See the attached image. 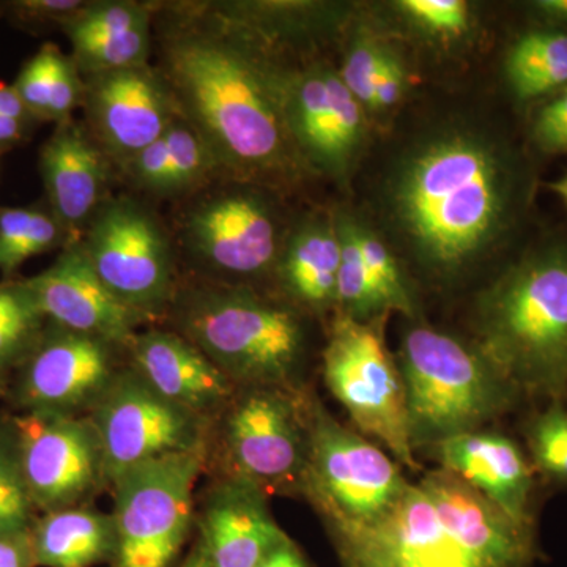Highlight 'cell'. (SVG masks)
I'll list each match as a JSON object with an SVG mask.
<instances>
[{
    "label": "cell",
    "instance_id": "cell-47",
    "mask_svg": "<svg viewBox=\"0 0 567 567\" xmlns=\"http://www.w3.org/2000/svg\"><path fill=\"white\" fill-rule=\"evenodd\" d=\"M183 567H212L210 563L207 561V558L204 557L203 551L197 550L196 554L193 555L192 558L188 559Z\"/></svg>",
    "mask_w": 567,
    "mask_h": 567
},
{
    "label": "cell",
    "instance_id": "cell-39",
    "mask_svg": "<svg viewBox=\"0 0 567 567\" xmlns=\"http://www.w3.org/2000/svg\"><path fill=\"white\" fill-rule=\"evenodd\" d=\"M533 140L547 153L567 151V87L544 104L533 122Z\"/></svg>",
    "mask_w": 567,
    "mask_h": 567
},
{
    "label": "cell",
    "instance_id": "cell-16",
    "mask_svg": "<svg viewBox=\"0 0 567 567\" xmlns=\"http://www.w3.org/2000/svg\"><path fill=\"white\" fill-rule=\"evenodd\" d=\"M54 327L29 354L22 402L31 412L74 416L82 410L92 412L122 371L121 347Z\"/></svg>",
    "mask_w": 567,
    "mask_h": 567
},
{
    "label": "cell",
    "instance_id": "cell-22",
    "mask_svg": "<svg viewBox=\"0 0 567 567\" xmlns=\"http://www.w3.org/2000/svg\"><path fill=\"white\" fill-rule=\"evenodd\" d=\"M341 241L336 223L316 215L298 224L279 254V279L292 300L312 311L336 303Z\"/></svg>",
    "mask_w": 567,
    "mask_h": 567
},
{
    "label": "cell",
    "instance_id": "cell-5",
    "mask_svg": "<svg viewBox=\"0 0 567 567\" xmlns=\"http://www.w3.org/2000/svg\"><path fill=\"white\" fill-rule=\"evenodd\" d=\"M177 333L229 377L235 386H289L303 361V323L289 306L245 287L197 284L171 305Z\"/></svg>",
    "mask_w": 567,
    "mask_h": 567
},
{
    "label": "cell",
    "instance_id": "cell-24",
    "mask_svg": "<svg viewBox=\"0 0 567 567\" xmlns=\"http://www.w3.org/2000/svg\"><path fill=\"white\" fill-rule=\"evenodd\" d=\"M506 76L522 102L567 87V32L539 29L522 35L506 59Z\"/></svg>",
    "mask_w": 567,
    "mask_h": 567
},
{
    "label": "cell",
    "instance_id": "cell-30",
    "mask_svg": "<svg viewBox=\"0 0 567 567\" xmlns=\"http://www.w3.org/2000/svg\"><path fill=\"white\" fill-rule=\"evenodd\" d=\"M152 25L115 33L103 39L71 44L74 65L81 76L147 65L152 54Z\"/></svg>",
    "mask_w": 567,
    "mask_h": 567
},
{
    "label": "cell",
    "instance_id": "cell-4",
    "mask_svg": "<svg viewBox=\"0 0 567 567\" xmlns=\"http://www.w3.org/2000/svg\"><path fill=\"white\" fill-rule=\"evenodd\" d=\"M480 352L516 390L558 399L567 390V245L511 267L477 306Z\"/></svg>",
    "mask_w": 567,
    "mask_h": 567
},
{
    "label": "cell",
    "instance_id": "cell-9",
    "mask_svg": "<svg viewBox=\"0 0 567 567\" xmlns=\"http://www.w3.org/2000/svg\"><path fill=\"white\" fill-rule=\"evenodd\" d=\"M205 453L159 458L112 484L115 567L173 566L192 528Z\"/></svg>",
    "mask_w": 567,
    "mask_h": 567
},
{
    "label": "cell",
    "instance_id": "cell-17",
    "mask_svg": "<svg viewBox=\"0 0 567 567\" xmlns=\"http://www.w3.org/2000/svg\"><path fill=\"white\" fill-rule=\"evenodd\" d=\"M24 282L44 319L74 333L128 350L140 333L137 327L145 323L104 286L80 241L63 248L54 264Z\"/></svg>",
    "mask_w": 567,
    "mask_h": 567
},
{
    "label": "cell",
    "instance_id": "cell-36",
    "mask_svg": "<svg viewBox=\"0 0 567 567\" xmlns=\"http://www.w3.org/2000/svg\"><path fill=\"white\" fill-rule=\"evenodd\" d=\"M386 52L380 50L375 44L363 41L350 51L349 58L344 63L339 76L344 81L346 87L352 92L354 99L361 103V106L371 107L372 93H374V84L377 73L382 65L383 58Z\"/></svg>",
    "mask_w": 567,
    "mask_h": 567
},
{
    "label": "cell",
    "instance_id": "cell-48",
    "mask_svg": "<svg viewBox=\"0 0 567 567\" xmlns=\"http://www.w3.org/2000/svg\"><path fill=\"white\" fill-rule=\"evenodd\" d=\"M551 189H554V192L557 193L567 205V175L566 177H563L561 181L551 183Z\"/></svg>",
    "mask_w": 567,
    "mask_h": 567
},
{
    "label": "cell",
    "instance_id": "cell-37",
    "mask_svg": "<svg viewBox=\"0 0 567 567\" xmlns=\"http://www.w3.org/2000/svg\"><path fill=\"white\" fill-rule=\"evenodd\" d=\"M401 9L417 24L436 33L462 32L468 22V6L462 0H404Z\"/></svg>",
    "mask_w": 567,
    "mask_h": 567
},
{
    "label": "cell",
    "instance_id": "cell-41",
    "mask_svg": "<svg viewBox=\"0 0 567 567\" xmlns=\"http://www.w3.org/2000/svg\"><path fill=\"white\" fill-rule=\"evenodd\" d=\"M404 84V70H402L401 63L398 62V59L385 54L379 73H377L374 93H372V110L385 111L393 107L401 100Z\"/></svg>",
    "mask_w": 567,
    "mask_h": 567
},
{
    "label": "cell",
    "instance_id": "cell-13",
    "mask_svg": "<svg viewBox=\"0 0 567 567\" xmlns=\"http://www.w3.org/2000/svg\"><path fill=\"white\" fill-rule=\"evenodd\" d=\"M224 412V451L233 476L264 492L303 487L308 405L298 404L286 388H246Z\"/></svg>",
    "mask_w": 567,
    "mask_h": 567
},
{
    "label": "cell",
    "instance_id": "cell-14",
    "mask_svg": "<svg viewBox=\"0 0 567 567\" xmlns=\"http://www.w3.org/2000/svg\"><path fill=\"white\" fill-rule=\"evenodd\" d=\"M17 453L32 503L47 513L82 506L106 484L91 416L29 412L14 420Z\"/></svg>",
    "mask_w": 567,
    "mask_h": 567
},
{
    "label": "cell",
    "instance_id": "cell-12",
    "mask_svg": "<svg viewBox=\"0 0 567 567\" xmlns=\"http://www.w3.org/2000/svg\"><path fill=\"white\" fill-rule=\"evenodd\" d=\"M106 484L159 458L207 451V417L188 412L153 390L133 368L122 369L93 406Z\"/></svg>",
    "mask_w": 567,
    "mask_h": 567
},
{
    "label": "cell",
    "instance_id": "cell-31",
    "mask_svg": "<svg viewBox=\"0 0 567 567\" xmlns=\"http://www.w3.org/2000/svg\"><path fill=\"white\" fill-rule=\"evenodd\" d=\"M353 226L365 270L386 311L398 309L405 315H412V298L393 254L372 230L354 221Z\"/></svg>",
    "mask_w": 567,
    "mask_h": 567
},
{
    "label": "cell",
    "instance_id": "cell-11",
    "mask_svg": "<svg viewBox=\"0 0 567 567\" xmlns=\"http://www.w3.org/2000/svg\"><path fill=\"white\" fill-rule=\"evenodd\" d=\"M234 182L196 197L178 224L183 251L213 281L267 274L284 245L270 200L259 189Z\"/></svg>",
    "mask_w": 567,
    "mask_h": 567
},
{
    "label": "cell",
    "instance_id": "cell-7",
    "mask_svg": "<svg viewBox=\"0 0 567 567\" xmlns=\"http://www.w3.org/2000/svg\"><path fill=\"white\" fill-rule=\"evenodd\" d=\"M323 377L361 434L382 443L399 465L420 470L410 435L404 379L379 320L339 315L323 352Z\"/></svg>",
    "mask_w": 567,
    "mask_h": 567
},
{
    "label": "cell",
    "instance_id": "cell-35",
    "mask_svg": "<svg viewBox=\"0 0 567 567\" xmlns=\"http://www.w3.org/2000/svg\"><path fill=\"white\" fill-rule=\"evenodd\" d=\"M84 81L73 59L63 55L61 50L52 63V80L50 92V121L55 125L70 121L71 114L82 104Z\"/></svg>",
    "mask_w": 567,
    "mask_h": 567
},
{
    "label": "cell",
    "instance_id": "cell-23",
    "mask_svg": "<svg viewBox=\"0 0 567 567\" xmlns=\"http://www.w3.org/2000/svg\"><path fill=\"white\" fill-rule=\"evenodd\" d=\"M35 565L93 567L114 555L111 514L85 506L48 513L32 533Z\"/></svg>",
    "mask_w": 567,
    "mask_h": 567
},
{
    "label": "cell",
    "instance_id": "cell-25",
    "mask_svg": "<svg viewBox=\"0 0 567 567\" xmlns=\"http://www.w3.org/2000/svg\"><path fill=\"white\" fill-rule=\"evenodd\" d=\"M71 245L50 208L0 207V275L11 279L32 257Z\"/></svg>",
    "mask_w": 567,
    "mask_h": 567
},
{
    "label": "cell",
    "instance_id": "cell-28",
    "mask_svg": "<svg viewBox=\"0 0 567 567\" xmlns=\"http://www.w3.org/2000/svg\"><path fill=\"white\" fill-rule=\"evenodd\" d=\"M334 223L341 241L336 305L341 306V315L369 320L386 311L385 306L365 270L352 219L341 216Z\"/></svg>",
    "mask_w": 567,
    "mask_h": 567
},
{
    "label": "cell",
    "instance_id": "cell-40",
    "mask_svg": "<svg viewBox=\"0 0 567 567\" xmlns=\"http://www.w3.org/2000/svg\"><path fill=\"white\" fill-rule=\"evenodd\" d=\"M85 3L84 0H17L9 3V9L22 24L62 28Z\"/></svg>",
    "mask_w": 567,
    "mask_h": 567
},
{
    "label": "cell",
    "instance_id": "cell-15",
    "mask_svg": "<svg viewBox=\"0 0 567 567\" xmlns=\"http://www.w3.org/2000/svg\"><path fill=\"white\" fill-rule=\"evenodd\" d=\"M82 81L87 132L118 169L182 115L162 71L151 63L89 74Z\"/></svg>",
    "mask_w": 567,
    "mask_h": 567
},
{
    "label": "cell",
    "instance_id": "cell-21",
    "mask_svg": "<svg viewBox=\"0 0 567 567\" xmlns=\"http://www.w3.org/2000/svg\"><path fill=\"white\" fill-rule=\"evenodd\" d=\"M431 447L442 468L462 477L518 524L532 525V470L513 440L495 432L476 431Z\"/></svg>",
    "mask_w": 567,
    "mask_h": 567
},
{
    "label": "cell",
    "instance_id": "cell-6",
    "mask_svg": "<svg viewBox=\"0 0 567 567\" xmlns=\"http://www.w3.org/2000/svg\"><path fill=\"white\" fill-rule=\"evenodd\" d=\"M398 364L415 450L480 431L516 398V388L480 350L434 328H410Z\"/></svg>",
    "mask_w": 567,
    "mask_h": 567
},
{
    "label": "cell",
    "instance_id": "cell-26",
    "mask_svg": "<svg viewBox=\"0 0 567 567\" xmlns=\"http://www.w3.org/2000/svg\"><path fill=\"white\" fill-rule=\"evenodd\" d=\"M164 137L171 159L159 197L200 192L216 174H221L208 145L182 115L167 128Z\"/></svg>",
    "mask_w": 567,
    "mask_h": 567
},
{
    "label": "cell",
    "instance_id": "cell-46",
    "mask_svg": "<svg viewBox=\"0 0 567 567\" xmlns=\"http://www.w3.org/2000/svg\"><path fill=\"white\" fill-rule=\"evenodd\" d=\"M535 9L548 20L567 24V0H543L535 3Z\"/></svg>",
    "mask_w": 567,
    "mask_h": 567
},
{
    "label": "cell",
    "instance_id": "cell-8",
    "mask_svg": "<svg viewBox=\"0 0 567 567\" xmlns=\"http://www.w3.org/2000/svg\"><path fill=\"white\" fill-rule=\"evenodd\" d=\"M80 244L104 286L145 322L169 311L178 290L173 244L145 205L110 197Z\"/></svg>",
    "mask_w": 567,
    "mask_h": 567
},
{
    "label": "cell",
    "instance_id": "cell-10",
    "mask_svg": "<svg viewBox=\"0 0 567 567\" xmlns=\"http://www.w3.org/2000/svg\"><path fill=\"white\" fill-rule=\"evenodd\" d=\"M303 492L327 524H365L382 516L409 481L382 447L339 424L322 404H308Z\"/></svg>",
    "mask_w": 567,
    "mask_h": 567
},
{
    "label": "cell",
    "instance_id": "cell-45",
    "mask_svg": "<svg viewBox=\"0 0 567 567\" xmlns=\"http://www.w3.org/2000/svg\"><path fill=\"white\" fill-rule=\"evenodd\" d=\"M28 125L0 115V148H9L24 140Z\"/></svg>",
    "mask_w": 567,
    "mask_h": 567
},
{
    "label": "cell",
    "instance_id": "cell-29",
    "mask_svg": "<svg viewBox=\"0 0 567 567\" xmlns=\"http://www.w3.org/2000/svg\"><path fill=\"white\" fill-rule=\"evenodd\" d=\"M155 18V6L136 0H95L87 2L73 18L62 25L71 44L103 39L148 28Z\"/></svg>",
    "mask_w": 567,
    "mask_h": 567
},
{
    "label": "cell",
    "instance_id": "cell-43",
    "mask_svg": "<svg viewBox=\"0 0 567 567\" xmlns=\"http://www.w3.org/2000/svg\"><path fill=\"white\" fill-rule=\"evenodd\" d=\"M0 115L24 123V125L35 121L13 84H3V82H0Z\"/></svg>",
    "mask_w": 567,
    "mask_h": 567
},
{
    "label": "cell",
    "instance_id": "cell-20",
    "mask_svg": "<svg viewBox=\"0 0 567 567\" xmlns=\"http://www.w3.org/2000/svg\"><path fill=\"white\" fill-rule=\"evenodd\" d=\"M199 527V550L212 567H257L289 540L271 517L265 492L235 476L207 496Z\"/></svg>",
    "mask_w": 567,
    "mask_h": 567
},
{
    "label": "cell",
    "instance_id": "cell-34",
    "mask_svg": "<svg viewBox=\"0 0 567 567\" xmlns=\"http://www.w3.org/2000/svg\"><path fill=\"white\" fill-rule=\"evenodd\" d=\"M59 48L52 43L43 48L22 66L13 87L35 121H50L52 63Z\"/></svg>",
    "mask_w": 567,
    "mask_h": 567
},
{
    "label": "cell",
    "instance_id": "cell-33",
    "mask_svg": "<svg viewBox=\"0 0 567 567\" xmlns=\"http://www.w3.org/2000/svg\"><path fill=\"white\" fill-rule=\"evenodd\" d=\"M32 506L17 446L0 442V539L28 529Z\"/></svg>",
    "mask_w": 567,
    "mask_h": 567
},
{
    "label": "cell",
    "instance_id": "cell-44",
    "mask_svg": "<svg viewBox=\"0 0 567 567\" xmlns=\"http://www.w3.org/2000/svg\"><path fill=\"white\" fill-rule=\"evenodd\" d=\"M257 567H308V565H306L298 548L289 539L281 546L276 547Z\"/></svg>",
    "mask_w": 567,
    "mask_h": 567
},
{
    "label": "cell",
    "instance_id": "cell-27",
    "mask_svg": "<svg viewBox=\"0 0 567 567\" xmlns=\"http://www.w3.org/2000/svg\"><path fill=\"white\" fill-rule=\"evenodd\" d=\"M44 320L24 281L0 284V368L29 358L43 336Z\"/></svg>",
    "mask_w": 567,
    "mask_h": 567
},
{
    "label": "cell",
    "instance_id": "cell-2",
    "mask_svg": "<svg viewBox=\"0 0 567 567\" xmlns=\"http://www.w3.org/2000/svg\"><path fill=\"white\" fill-rule=\"evenodd\" d=\"M385 196L416 264L435 278H454L505 241L520 215L525 177L503 142L453 126L405 153Z\"/></svg>",
    "mask_w": 567,
    "mask_h": 567
},
{
    "label": "cell",
    "instance_id": "cell-32",
    "mask_svg": "<svg viewBox=\"0 0 567 567\" xmlns=\"http://www.w3.org/2000/svg\"><path fill=\"white\" fill-rule=\"evenodd\" d=\"M528 440L537 468L567 483V410L554 404L537 416Z\"/></svg>",
    "mask_w": 567,
    "mask_h": 567
},
{
    "label": "cell",
    "instance_id": "cell-42",
    "mask_svg": "<svg viewBox=\"0 0 567 567\" xmlns=\"http://www.w3.org/2000/svg\"><path fill=\"white\" fill-rule=\"evenodd\" d=\"M35 566L33 536L29 529L0 539V567Z\"/></svg>",
    "mask_w": 567,
    "mask_h": 567
},
{
    "label": "cell",
    "instance_id": "cell-3",
    "mask_svg": "<svg viewBox=\"0 0 567 567\" xmlns=\"http://www.w3.org/2000/svg\"><path fill=\"white\" fill-rule=\"evenodd\" d=\"M344 567H533L532 525L518 524L445 468L406 483L382 516L330 524Z\"/></svg>",
    "mask_w": 567,
    "mask_h": 567
},
{
    "label": "cell",
    "instance_id": "cell-38",
    "mask_svg": "<svg viewBox=\"0 0 567 567\" xmlns=\"http://www.w3.org/2000/svg\"><path fill=\"white\" fill-rule=\"evenodd\" d=\"M169 147L164 134L147 147L123 164L121 171L136 188L159 196L167 169H169Z\"/></svg>",
    "mask_w": 567,
    "mask_h": 567
},
{
    "label": "cell",
    "instance_id": "cell-18",
    "mask_svg": "<svg viewBox=\"0 0 567 567\" xmlns=\"http://www.w3.org/2000/svg\"><path fill=\"white\" fill-rule=\"evenodd\" d=\"M110 159L87 128L70 118L55 125L40 151V174L52 215L78 244L106 203Z\"/></svg>",
    "mask_w": 567,
    "mask_h": 567
},
{
    "label": "cell",
    "instance_id": "cell-19",
    "mask_svg": "<svg viewBox=\"0 0 567 567\" xmlns=\"http://www.w3.org/2000/svg\"><path fill=\"white\" fill-rule=\"evenodd\" d=\"M128 352L132 368L153 390L207 420L237 395L233 380L177 331H142Z\"/></svg>",
    "mask_w": 567,
    "mask_h": 567
},
{
    "label": "cell",
    "instance_id": "cell-1",
    "mask_svg": "<svg viewBox=\"0 0 567 567\" xmlns=\"http://www.w3.org/2000/svg\"><path fill=\"white\" fill-rule=\"evenodd\" d=\"M159 65L182 117L221 174L244 183L290 182L303 169L276 89L274 66L246 50L194 2L163 3Z\"/></svg>",
    "mask_w": 567,
    "mask_h": 567
}]
</instances>
